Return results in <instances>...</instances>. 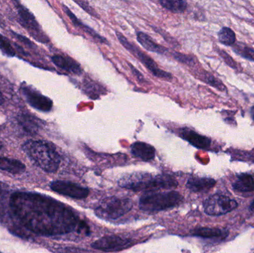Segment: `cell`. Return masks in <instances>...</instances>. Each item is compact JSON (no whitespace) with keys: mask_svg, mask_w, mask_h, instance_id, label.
<instances>
[{"mask_svg":"<svg viewBox=\"0 0 254 253\" xmlns=\"http://www.w3.org/2000/svg\"><path fill=\"white\" fill-rule=\"evenodd\" d=\"M10 206L22 225L37 234H66L74 231L79 225L78 219L72 211L42 195L14 193L10 197Z\"/></svg>","mask_w":254,"mask_h":253,"instance_id":"obj_1","label":"cell"},{"mask_svg":"<svg viewBox=\"0 0 254 253\" xmlns=\"http://www.w3.org/2000/svg\"><path fill=\"white\" fill-rule=\"evenodd\" d=\"M22 150L31 160L45 172L54 173L58 171L61 159L54 145L43 141H26Z\"/></svg>","mask_w":254,"mask_h":253,"instance_id":"obj_2","label":"cell"},{"mask_svg":"<svg viewBox=\"0 0 254 253\" xmlns=\"http://www.w3.org/2000/svg\"><path fill=\"white\" fill-rule=\"evenodd\" d=\"M119 186L134 192H150L161 189H170L178 186L177 181L167 175L153 177L146 173L132 174L124 177L119 181Z\"/></svg>","mask_w":254,"mask_h":253,"instance_id":"obj_3","label":"cell"},{"mask_svg":"<svg viewBox=\"0 0 254 253\" xmlns=\"http://www.w3.org/2000/svg\"><path fill=\"white\" fill-rule=\"evenodd\" d=\"M182 199L183 197L178 192L155 193L142 196L139 202V206L143 212H160L177 206L182 202Z\"/></svg>","mask_w":254,"mask_h":253,"instance_id":"obj_4","label":"cell"},{"mask_svg":"<svg viewBox=\"0 0 254 253\" xmlns=\"http://www.w3.org/2000/svg\"><path fill=\"white\" fill-rule=\"evenodd\" d=\"M130 199L116 196L103 199L95 210V215L101 219L110 221L116 220L126 215L132 208Z\"/></svg>","mask_w":254,"mask_h":253,"instance_id":"obj_5","label":"cell"},{"mask_svg":"<svg viewBox=\"0 0 254 253\" xmlns=\"http://www.w3.org/2000/svg\"><path fill=\"white\" fill-rule=\"evenodd\" d=\"M203 206L207 215L219 216L234 210L238 206V203L228 196L215 194L204 201Z\"/></svg>","mask_w":254,"mask_h":253,"instance_id":"obj_6","label":"cell"},{"mask_svg":"<svg viewBox=\"0 0 254 253\" xmlns=\"http://www.w3.org/2000/svg\"><path fill=\"white\" fill-rule=\"evenodd\" d=\"M118 38L120 40L121 43L125 46L127 50L129 51L132 54L137 56L139 60L146 66V68L153 74L155 77L158 78L164 79V80H172V75L170 73L166 72L163 70L160 69L158 67V65L154 62L152 58L149 57L148 55L145 54L144 53L141 51L140 49H137L134 45L131 44L129 41L127 40L126 37H124L122 34L117 32Z\"/></svg>","mask_w":254,"mask_h":253,"instance_id":"obj_7","label":"cell"},{"mask_svg":"<svg viewBox=\"0 0 254 253\" xmlns=\"http://www.w3.org/2000/svg\"><path fill=\"white\" fill-rule=\"evenodd\" d=\"M131 245V240L119 236H104L92 244V248L104 252H119Z\"/></svg>","mask_w":254,"mask_h":253,"instance_id":"obj_8","label":"cell"},{"mask_svg":"<svg viewBox=\"0 0 254 253\" xmlns=\"http://www.w3.org/2000/svg\"><path fill=\"white\" fill-rule=\"evenodd\" d=\"M53 191L75 199H86L89 196V190L78 184L69 181H56L51 184Z\"/></svg>","mask_w":254,"mask_h":253,"instance_id":"obj_9","label":"cell"},{"mask_svg":"<svg viewBox=\"0 0 254 253\" xmlns=\"http://www.w3.org/2000/svg\"><path fill=\"white\" fill-rule=\"evenodd\" d=\"M22 90L28 103L34 108L43 111H49L52 109L53 103L49 98L31 90L29 88H23Z\"/></svg>","mask_w":254,"mask_h":253,"instance_id":"obj_10","label":"cell"},{"mask_svg":"<svg viewBox=\"0 0 254 253\" xmlns=\"http://www.w3.org/2000/svg\"><path fill=\"white\" fill-rule=\"evenodd\" d=\"M180 136L185 141H188L191 145L201 150H207L211 144L210 140L207 137L199 135L188 128L181 129Z\"/></svg>","mask_w":254,"mask_h":253,"instance_id":"obj_11","label":"cell"},{"mask_svg":"<svg viewBox=\"0 0 254 253\" xmlns=\"http://www.w3.org/2000/svg\"><path fill=\"white\" fill-rule=\"evenodd\" d=\"M131 152L134 157L143 161L153 160L155 156V150L154 147L146 143H134L131 146Z\"/></svg>","mask_w":254,"mask_h":253,"instance_id":"obj_12","label":"cell"},{"mask_svg":"<svg viewBox=\"0 0 254 253\" xmlns=\"http://www.w3.org/2000/svg\"><path fill=\"white\" fill-rule=\"evenodd\" d=\"M216 181L212 178H191L187 183V187L193 193H205L213 188Z\"/></svg>","mask_w":254,"mask_h":253,"instance_id":"obj_13","label":"cell"},{"mask_svg":"<svg viewBox=\"0 0 254 253\" xmlns=\"http://www.w3.org/2000/svg\"><path fill=\"white\" fill-rule=\"evenodd\" d=\"M232 185L236 191L252 193L254 191V176L249 173L240 174Z\"/></svg>","mask_w":254,"mask_h":253,"instance_id":"obj_14","label":"cell"},{"mask_svg":"<svg viewBox=\"0 0 254 253\" xmlns=\"http://www.w3.org/2000/svg\"><path fill=\"white\" fill-rule=\"evenodd\" d=\"M52 62L62 69L65 70L74 74H79L81 73V68L80 65L76 62L74 59L69 57H64V56L56 55L52 58Z\"/></svg>","mask_w":254,"mask_h":253,"instance_id":"obj_15","label":"cell"},{"mask_svg":"<svg viewBox=\"0 0 254 253\" xmlns=\"http://www.w3.org/2000/svg\"><path fill=\"white\" fill-rule=\"evenodd\" d=\"M25 164L22 162L15 159L7 157H0V169L13 175H19L23 173L25 171Z\"/></svg>","mask_w":254,"mask_h":253,"instance_id":"obj_16","label":"cell"},{"mask_svg":"<svg viewBox=\"0 0 254 253\" xmlns=\"http://www.w3.org/2000/svg\"><path fill=\"white\" fill-rule=\"evenodd\" d=\"M137 41L140 45L149 51L155 52L160 54H164L168 51L167 49L155 43L147 34L143 32H139L137 36Z\"/></svg>","mask_w":254,"mask_h":253,"instance_id":"obj_17","label":"cell"},{"mask_svg":"<svg viewBox=\"0 0 254 253\" xmlns=\"http://www.w3.org/2000/svg\"><path fill=\"white\" fill-rule=\"evenodd\" d=\"M192 235L204 239H224L228 236V232L225 230L217 228H207L201 227L196 228L192 231Z\"/></svg>","mask_w":254,"mask_h":253,"instance_id":"obj_18","label":"cell"},{"mask_svg":"<svg viewBox=\"0 0 254 253\" xmlns=\"http://www.w3.org/2000/svg\"><path fill=\"white\" fill-rule=\"evenodd\" d=\"M219 42L225 46H231L236 42V34L232 29L228 27H224L218 33Z\"/></svg>","mask_w":254,"mask_h":253,"instance_id":"obj_19","label":"cell"},{"mask_svg":"<svg viewBox=\"0 0 254 253\" xmlns=\"http://www.w3.org/2000/svg\"><path fill=\"white\" fill-rule=\"evenodd\" d=\"M160 4L165 7L167 10H170V11L174 12V13H181L183 12L185 9L187 8L186 1H166V0H163V1H159Z\"/></svg>","mask_w":254,"mask_h":253,"instance_id":"obj_20","label":"cell"},{"mask_svg":"<svg viewBox=\"0 0 254 253\" xmlns=\"http://www.w3.org/2000/svg\"><path fill=\"white\" fill-rule=\"evenodd\" d=\"M19 13L20 15L21 19H22V25L29 28L30 29L37 30V23L28 10H25L24 7H22L19 9Z\"/></svg>","mask_w":254,"mask_h":253,"instance_id":"obj_21","label":"cell"},{"mask_svg":"<svg viewBox=\"0 0 254 253\" xmlns=\"http://www.w3.org/2000/svg\"><path fill=\"white\" fill-rule=\"evenodd\" d=\"M234 51L243 57L254 62V50L252 48L249 47L243 43H238L234 48Z\"/></svg>","mask_w":254,"mask_h":253,"instance_id":"obj_22","label":"cell"},{"mask_svg":"<svg viewBox=\"0 0 254 253\" xmlns=\"http://www.w3.org/2000/svg\"><path fill=\"white\" fill-rule=\"evenodd\" d=\"M0 49L2 51L4 54L9 56H13L15 55V51L12 48L11 45L9 43L7 39L0 34Z\"/></svg>","mask_w":254,"mask_h":253,"instance_id":"obj_23","label":"cell"},{"mask_svg":"<svg viewBox=\"0 0 254 253\" xmlns=\"http://www.w3.org/2000/svg\"><path fill=\"white\" fill-rule=\"evenodd\" d=\"M20 123L23 126L24 129H26L28 132H36L37 129V126L33 120L30 118H26L25 116H22L20 119Z\"/></svg>","mask_w":254,"mask_h":253,"instance_id":"obj_24","label":"cell"},{"mask_svg":"<svg viewBox=\"0 0 254 253\" xmlns=\"http://www.w3.org/2000/svg\"><path fill=\"white\" fill-rule=\"evenodd\" d=\"M173 56L177 60H179L182 62H185V63H189L191 61V59L188 58V56L182 54V53H173Z\"/></svg>","mask_w":254,"mask_h":253,"instance_id":"obj_25","label":"cell"},{"mask_svg":"<svg viewBox=\"0 0 254 253\" xmlns=\"http://www.w3.org/2000/svg\"><path fill=\"white\" fill-rule=\"evenodd\" d=\"M3 102H4V98H3L2 95L0 92V105H2Z\"/></svg>","mask_w":254,"mask_h":253,"instance_id":"obj_26","label":"cell"},{"mask_svg":"<svg viewBox=\"0 0 254 253\" xmlns=\"http://www.w3.org/2000/svg\"><path fill=\"white\" fill-rule=\"evenodd\" d=\"M251 114H252V119H253L254 121V106L252 107V108H251Z\"/></svg>","mask_w":254,"mask_h":253,"instance_id":"obj_27","label":"cell"},{"mask_svg":"<svg viewBox=\"0 0 254 253\" xmlns=\"http://www.w3.org/2000/svg\"><path fill=\"white\" fill-rule=\"evenodd\" d=\"M251 210L253 211L254 212V201L253 202V203H252V205H251Z\"/></svg>","mask_w":254,"mask_h":253,"instance_id":"obj_28","label":"cell"},{"mask_svg":"<svg viewBox=\"0 0 254 253\" xmlns=\"http://www.w3.org/2000/svg\"><path fill=\"white\" fill-rule=\"evenodd\" d=\"M1 147H2V144H1V143L0 142V149L1 148Z\"/></svg>","mask_w":254,"mask_h":253,"instance_id":"obj_29","label":"cell"}]
</instances>
